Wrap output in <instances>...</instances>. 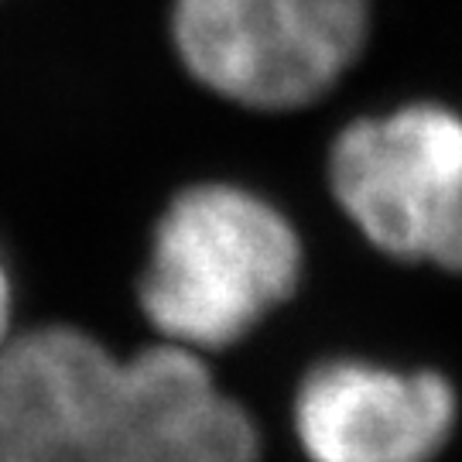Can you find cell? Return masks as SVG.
Here are the masks:
<instances>
[{"mask_svg":"<svg viewBox=\"0 0 462 462\" xmlns=\"http://www.w3.org/2000/svg\"><path fill=\"white\" fill-rule=\"evenodd\" d=\"M298 271L301 244L271 202L236 185H196L154 230L141 305L168 343L223 349L295 291Z\"/></svg>","mask_w":462,"mask_h":462,"instance_id":"obj_2","label":"cell"},{"mask_svg":"<svg viewBox=\"0 0 462 462\" xmlns=\"http://www.w3.org/2000/svg\"><path fill=\"white\" fill-rule=\"evenodd\" d=\"M7 329H11V284H7V271L0 264V349L11 343Z\"/></svg>","mask_w":462,"mask_h":462,"instance_id":"obj_6","label":"cell"},{"mask_svg":"<svg viewBox=\"0 0 462 462\" xmlns=\"http://www.w3.org/2000/svg\"><path fill=\"white\" fill-rule=\"evenodd\" d=\"M0 462H257V431L192 349L45 326L0 349Z\"/></svg>","mask_w":462,"mask_h":462,"instance_id":"obj_1","label":"cell"},{"mask_svg":"<svg viewBox=\"0 0 462 462\" xmlns=\"http://www.w3.org/2000/svg\"><path fill=\"white\" fill-rule=\"evenodd\" d=\"M370 32V0H175L171 38L206 89L295 110L339 83Z\"/></svg>","mask_w":462,"mask_h":462,"instance_id":"obj_3","label":"cell"},{"mask_svg":"<svg viewBox=\"0 0 462 462\" xmlns=\"http://www.w3.org/2000/svg\"><path fill=\"white\" fill-rule=\"evenodd\" d=\"M456 421L439 374L322 364L295 401V431L312 462H431Z\"/></svg>","mask_w":462,"mask_h":462,"instance_id":"obj_5","label":"cell"},{"mask_svg":"<svg viewBox=\"0 0 462 462\" xmlns=\"http://www.w3.org/2000/svg\"><path fill=\"white\" fill-rule=\"evenodd\" d=\"M339 206L391 257L462 271V116L411 103L364 116L336 137Z\"/></svg>","mask_w":462,"mask_h":462,"instance_id":"obj_4","label":"cell"}]
</instances>
